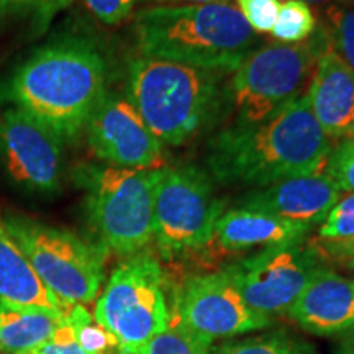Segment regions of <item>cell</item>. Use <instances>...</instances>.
<instances>
[{"label":"cell","mask_w":354,"mask_h":354,"mask_svg":"<svg viewBox=\"0 0 354 354\" xmlns=\"http://www.w3.org/2000/svg\"><path fill=\"white\" fill-rule=\"evenodd\" d=\"M330 138L300 95L258 123H234L209 143L207 165L221 184L264 185L318 172Z\"/></svg>","instance_id":"6da1fadb"},{"label":"cell","mask_w":354,"mask_h":354,"mask_svg":"<svg viewBox=\"0 0 354 354\" xmlns=\"http://www.w3.org/2000/svg\"><path fill=\"white\" fill-rule=\"evenodd\" d=\"M107 64L86 37H61L32 55L3 87L12 102L61 140L76 138L105 91Z\"/></svg>","instance_id":"7a4b0ae2"},{"label":"cell","mask_w":354,"mask_h":354,"mask_svg":"<svg viewBox=\"0 0 354 354\" xmlns=\"http://www.w3.org/2000/svg\"><path fill=\"white\" fill-rule=\"evenodd\" d=\"M141 56L210 71H233L261 44L232 3L156 6L135 15Z\"/></svg>","instance_id":"3957f363"},{"label":"cell","mask_w":354,"mask_h":354,"mask_svg":"<svg viewBox=\"0 0 354 354\" xmlns=\"http://www.w3.org/2000/svg\"><path fill=\"white\" fill-rule=\"evenodd\" d=\"M221 74L140 56L128 68L127 99L162 145L179 146L218 112Z\"/></svg>","instance_id":"277c9868"},{"label":"cell","mask_w":354,"mask_h":354,"mask_svg":"<svg viewBox=\"0 0 354 354\" xmlns=\"http://www.w3.org/2000/svg\"><path fill=\"white\" fill-rule=\"evenodd\" d=\"M161 169L84 166L77 179L86 189V212L97 245L131 256L153 240L154 194Z\"/></svg>","instance_id":"5b68a950"},{"label":"cell","mask_w":354,"mask_h":354,"mask_svg":"<svg viewBox=\"0 0 354 354\" xmlns=\"http://www.w3.org/2000/svg\"><path fill=\"white\" fill-rule=\"evenodd\" d=\"M166 289L161 264L145 250L113 269L97 300L94 320L112 336L115 354H135L169 326Z\"/></svg>","instance_id":"8992f818"},{"label":"cell","mask_w":354,"mask_h":354,"mask_svg":"<svg viewBox=\"0 0 354 354\" xmlns=\"http://www.w3.org/2000/svg\"><path fill=\"white\" fill-rule=\"evenodd\" d=\"M3 221L43 284L66 307L95 300L104 282V248L28 216L10 215Z\"/></svg>","instance_id":"52a82bcc"},{"label":"cell","mask_w":354,"mask_h":354,"mask_svg":"<svg viewBox=\"0 0 354 354\" xmlns=\"http://www.w3.org/2000/svg\"><path fill=\"white\" fill-rule=\"evenodd\" d=\"M307 43H269L238 66L230 86L236 123H258L304 95L315 73L318 48L328 43L325 30Z\"/></svg>","instance_id":"ba28073f"},{"label":"cell","mask_w":354,"mask_h":354,"mask_svg":"<svg viewBox=\"0 0 354 354\" xmlns=\"http://www.w3.org/2000/svg\"><path fill=\"white\" fill-rule=\"evenodd\" d=\"M223 202L207 174L194 166L161 167L154 194L153 240L166 258L210 245Z\"/></svg>","instance_id":"9c48e42d"},{"label":"cell","mask_w":354,"mask_h":354,"mask_svg":"<svg viewBox=\"0 0 354 354\" xmlns=\"http://www.w3.org/2000/svg\"><path fill=\"white\" fill-rule=\"evenodd\" d=\"M323 266L322 256L302 241L269 246L225 266L221 272L248 307L272 318L286 315Z\"/></svg>","instance_id":"30bf717a"},{"label":"cell","mask_w":354,"mask_h":354,"mask_svg":"<svg viewBox=\"0 0 354 354\" xmlns=\"http://www.w3.org/2000/svg\"><path fill=\"white\" fill-rule=\"evenodd\" d=\"M174 320L212 344L272 325V318L248 307L221 271L189 277L184 282L177 292Z\"/></svg>","instance_id":"8fae6325"},{"label":"cell","mask_w":354,"mask_h":354,"mask_svg":"<svg viewBox=\"0 0 354 354\" xmlns=\"http://www.w3.org/2000/svg\"><path fill=\"white\" fill-rule=\"evenodd\" d=\"M0 162L21 187L56 192L63 169V140L24 110L6 109L0 112Z\"/></svg>","instance_id":"7c38bea8"},{"label":"cell","mask_w":354,"mask_h":354,"mask_svg":"<svg viewBox=\"0 0 354 354\" xmlns=\"http://www.w3.org/2000/svg\"><path fill=\"white\" fill-rule=\"evenodd\" d=\"M86 130L92 153L110 166L151 171L162 158L161 141L127 97L113 92H105L88 117Z\"/></svg>","instance_id":"4fadbf2b"},{"label":"cell","mask_w":354,"mask_h":354,"mask_svg":"<svg viewBox=\"0 0 354 354\" xmlns=\"http://www.w3.org/2000/svg\"><path fill=\"white\" fill-rule=\"evenodd\" d=\"M339 192L328 174L313 172L256 189L241 198L240 209L266 212L312 228L323 223L339 201Z\"/></svg>","instance_id":"5bb4252c"},{"label":"cell","mask_w":354,"mask_h":354,"mask_svg":"<svg viewBox=\"0 0 354 354\" xmlns=\"http://www.w3.org/2000/svg\"><path fill=\"white\" fill-rule=\"evenodd\" d=\"M286 315L317 336L349 333L354 330V279L323 264Z\"/></svg>","instance_id":"9a60e30c"},{"label":"cell","mask_w":354,"mask_h":354,"mask_svg":"<svg viewBox=\"0 0 354 354\" xmlns=\"http://www.w3.org/2000/svg\"><path fill=\"white\" fill-rule=\"evenodd\" d=\"M307 100L328 138H349L354 131V71L328 46L318 56Z\"/></svg>","instance_id":"2e32d148"},{"label":"cell","mask_w":354,"mask_h":354,"mask_svg":"<svg viewBox=\"0 0 354 354\" xmlns=\"http://www.w3.org/2000/svg\"><path fill=\"white\" fill-rule=\"evenodd\" d=\"M307 225L294 223L271 214L250 209L223 212L216 221L212 241L227 253H241L254 248H269L302 241L310 232Z\"/></svg>","instance_id":"e0dca14e"},{"label":"cell","mask_w":354,"mask_h":354,"mask_svg":"<svg viewBox=\"0 0 354 354\" xmlns=\"http://www.w3.org/2000/svg\"><path fill=\"white\" fill-rule=\"evenodd\" d=\"M0 302L66 317L68 307L43 284L0 216Z\"/></svg>","instance_id":"ac0fdd59"},{"label":"cell","mask_w":354,"mask_h":354,"mask_svg":"<svg viewBox=\"0 0 354 354\" xmlns=\"http://www.w3.org/2000/svg\"><path fill=\"white\" fill-rule=\"evenodd\" d=\"M64 318L38 308L0 302V351L8 354L37 351L50 342Z\"/></svg>","instance_id":"d6986e66"},{"label":"cell","mask_w":354,"mask_h":354,"mask_svg":"<svg viewBox=\"0 0 354 354\" xmlns=\"http://www.w3.org/2000/svg\"><path fill=\"white\" fill-rule=\"evenodd\" d=\"M212 354H318L313 344L290 335L289 331H272L232 339L212 349Z\"/></svg>","instance_id":"ffe728a7"},{"label":"cell","mask_w":354,"mask_h":354,"mask_svg":"<svg viewBox=\"0 0 354 354\" xmlns=\"http://www.w3.org/2000/svg\"><path fill=\"white\" fill-rule=\"evenodd\" d=\"M214 344L172 318L169 326L153 336L135 354H212Z\"/></svg>","instance_id":"44dd1931"},{"label":"cell","mask_w":354,"mask_h":354,"mask_svg":"<svg viewBox=\"0 0 354 354\" xmlns=\"http://www.w3.org/2000/svg\"><path fill=\"white\" fill-rule=\"evenodd\" d=\"M323 30L331 51L354 71V2L326 7Z\"/></svg>","instance_id":"7402d4cb"},{"label":"cell","mask_w":354,"mask_h":354,"mask_svg":"<svg viewBox=\"0 0 354 354\" xmlns=\"http://www.w3.org/2000/svg\"><path fill=\"white\" fill-rule=\"evenodd\" d=\"M317 28V20L307 3L302 0H287L279 7L277 20L271 33L279 43H299L312 37Z\"/></svg>","instance_id":"603a6c76"},{"label":"cell","mask_w":354,"mask_h":354,"mask_svg":"<svg viewBox=\"0 0 354 354\" xmlns=\"http://www.w3.org/2000/svg\"><path fill=\"white\" fill-rule=\"evenodd\" d=\"M71 3L73 0H0V19L28 20L38 32H43Z\"/></svg>","instance_id":"cb8c5ba5"},{"label":"cell","mask_w":354,"mask_h":354,"mask_svg":"<svg viewBox=\"0 0 354 354\" xmlns=\"http://www.w3.org/2000/svg\"><path fill=\"white\" fill-rule=\"evenodd\" d=\"M66 322L74 331L77 343L91 354H104L110 348H115V343L107 331L92 318L88 310L84 305H73L66 313Z\"/></svg>","instance_id":"d4e9b609"},{"label":"cell","mask_w":354,"mask_h":354,"mask_svg":"<svg viewBox=\"0 0 354 354\" xmlns=\"http://www.w3.org/2000/svg\"><path fill=\"white\" fill-rule=\"evenodd\" d=\"M320 240L338 241L354 238V194L339 198L318 230Z\"/></svg>","instance_id":"484cf974"},{"label":"cell","mask_w":354,"mask_h":354,"mask_svg":"<svg viewBox=\"0 0 354 354\" xmlns=\"http://www.w3.org/2000/svg\"><path fill=\"white\" fill-rule=\"evenodd\" d=\"M325 174L331 177L339 190L354 194V145L348 138L330 151Z\"/></svg>","instance_id":"4316f807"},{"label":"cell","mask_w":354,"mask_h":354,"mask_svg":"<svg viewBox=\"0 0 354 354\" xmlns=\"http://www.w3.org/2000/svg\"><path fill=\"white\" fill-rule=\"evenodd\" d=\"M236 2L243 17L256 33L271 32L281 7L277 0H236Z\"/></svg>","instance_id":"83f0119b"},{"label":"cell","mask_w":354,"mask_h":354,"mask_svg":"<svg viewBox=\"0 0 354 354\" xmlns=\"http://www.w3.org/2000/svg\"><path fill=\"white\" fill-rule=\"evenodd\" d=\"M138 0H84L95 19L105 25H118L130 17Z\"/></svg>","instance_id":"f1b7e54d"},{"label":"cell","mask_w":354,"mask_h":354,"mask_svg":"<svg viewBox=\"0 0 354 354\" xmlns=\"http://www.w3.org/2000/svg\"><path fill=\"white\" fill-rule=\"evenodd\" d=\"M33 354H91L84 349L81 344L77 343L74 331L71 328V325L66 322V318L61 322V325L57 326L55 335L51 336V339L48 343H44L43 346H39Z\"/></svg>","instance_id":"f546056e"},{"label":"cell","mask_w":354,"mask_h":354,"mask_svg":"<svg viewBox=\"0 0 354 354\" xmlns=\"http://www.w3.org/2000/svg\"><path fill=\"white\" fill-rule=\"evenodd\" d=\"M322 256V259H330L333 263L354 271V238L338 241L320 240L317 245H312Z\"/></svg>","instance_id":"4dcf8cb0"},{"label":"cell","mask_w":354,"mask_h":354,"mask_svg":"<svg viewBox=\"0 0 354 354\" xmlns=\"http://www.w3.org/2000/svg\"><path fill=\"white\" fill-rule=\"evenodd\" d=\"M335 354H354V330L342 335L335 348Z\"/></svg>","instance_id":"1f68e13d"},{"label":"cell","mask_w":354,"mask_h":354,"mask_svg":"<svg viewBox=\"0 0 354 354\" xmlns=\"http://www.w3.org/2000/svg\"><path fill=\"white\" fill-rule=\"evenodd\" d=\"M138 2H158V3H166V2H189V3H228L230 0H138Z\"/></svg>","instance_id":"d6a6232c"},{"label":"cell","mask_w":354,"mask_h":354,"mask_svg":"<svg viewBox=\"0 0 354 354\" xmlns=\"http://www.w3.org/2000/svg\"><path fill=\"white\" fill-rule=\"evenodd\" d=\"M305 3H315V6H335V3H348V2H354V0H302Z\"/></svg>","instance_id":"836d02e7"},{"label":"cell","mask_w":354,"mask_h":354,"mask_svg":"<svg viewBox=\"0 0 354 354\" xmlns=\"http://www.w3.org/2000/svg\"><path fill=\"white\" fill-rule=\"evenodd\" d=\"M348 140H349V141H351V143L354 145V131H353V135H351V136H349V138H348Z\"/></svg>","instance_id":"e575fe53"},{"label":"cell","mask_w":354,"mask_h":354,"mask_svg":"<svg viewBox=\"0 0 354 354\" xmlns=\"http://www.w3.org/2000/svg\"><path fill=\"white\" fill-rule=\"evenodd\" d=\"M28 354H33V353H28Z\"/></svg>","instance_id":"d590c367"}]
</instances>
